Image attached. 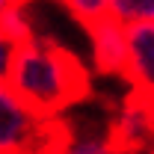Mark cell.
I'll list each match as a JSON object with an SVG mask.
<instances>
[{
  "label": "cell",
  "instance_id": "6da1fadb",
  "mask_svg": "<svg viewBox=\"0 0 154 154\" xmlns=\"http://www.w3.org/2000/svg\"><path fill=\"white\" fill-rule=\"evenodd\" d=\"M6 86L42 119H59L92 89L86 62L65 45L33 36L15 48Z\"/></svg>",
  "mask_w": 154,
  "mask_h": 154
},
{
  "label": "cell",
  "instance_id": "277c9868",
  "mask_svg": "<svg viewBox=\"0 0 154 154\" xmlns=\"http://www.w3.org/2000/svg\"><path fill=\"white\" fill-rule=\"evenodd\" d=\"M86 36H89L92 71L110 74V77H122L125 57H128V27H122L119 21H113L107 15V18L89 24Z\"/></svg>",
  "mask_w": 154,
  "mask_h": 154
},
{
  "label": "cell",
  "instance_id": "52a82bcc",
  "mask_svg": "<svg viewBox=\"0 0 154 154\" xmlns=\"http://www.w3.org/2000/svg\"><path fill=\"white\" fill-rule=\"evenodd\" d=\"M107 15L122 27L154 24V0H107Z\"/></svg>",
  "mask_w": 154,
  "mask_h": 154
},
{
  "label": "cell",
  "instance_id": "3957f363",
  "mask_svg": "<svg viewBox=\"0 0 154 154\" xmlns=\"http://www.w3.org/2000/svg\"><path fill=\"white\" fill-rule=\"evenodd\" d=\"M122 77L136 89V98L154 104V24L128 27V57Z\"/></svg>",
  "mask_w": 154,
  "mask_h": 154
},
{
  "label": "cell",
  "instance_id": "7c38bea8",
  "mask_svg": "<svg viewBox=\"0 0 154 154\" xmlns=\"http://www.w3.org/2000/svg\"><path fill=\"white\" fill-rule=\"evenodd\" d=\"M24 3H30V0H24Z\"/></svg>",
  "mask_w": 154,
  "mask_h": 154
},
{
  "label": "cell",
  "instance_id": "5b68a950",
  "mask_svg": "<svg viewBox=\"0 0 154 154\" xmlns=\"http://www.w3.org/2000/svg\"><path fill=\"white\" fill-rule=\"evenodd\" d=\"M45 154H122V151L116 148L110 131H98V128L59 131L54 128L51 145Z\"/></svg>",
  "mask_w": 154,
  "mask_h": 154
},
{
  "label": "cell",
  "instance_id": "8fae6325",
  "mask_svg": "<svg viewBox=\"0 0 154 154\" xmlns=\"http://www.w3.org/2000/svg\"><path fill=\"white\" fill-rule=\"evenodd\" d=\"M148 154H154V145H151V148H148Z\"/></svg>",
  "mask_w": 154,
  "mask_h": 154
},
{
  "label": "cell",
  "instance_id": "9c48e42d",
  "mask_svg": "<svg viewBox=\"0 0 154 154\" xmlns=\"http://www.w3.org/2000/svg\"><path fill=\"white\" fill-rule=\"evenodd\" d=\"M15 42H9V38L0 33V80H6L9 74V68H12V59H15Z\"/></svg>",
  "mask_w": 154,
  "mask_h": 154
},
{
  "label": "cell",
  "instance_id": "ba28073f",
  "mask_svg": "<svg viewBox=\"0 0 154 154\" xmlns=\"http://www.w3.org/2000/svg\"><path fill=\"white\" fill-rule=\"evenodd\" d=\"M59 3H62V6L68 9V15H71L77 24H83V27L107 18V0H59Z\"/></svg>",
  "mask_w": 154,
  "mask_h": 154
},
{
  "label": "cell",
  "instance_id": "30bf717a",
  "mask_svg": "<svg viewBox=\"0 0 154 154\" xmlns=\"http://www.w3.org/2000/svg\"><path fill=\"white\" fill-rule=\"evenodd\" d=\"M9 3H15V0H0V12H3V9H6Z\"/></svg>",
  "mask_w": 154,
  "mask_h": 154
},
{
  "label": "cell",
  "instance_id": "8992f818",
  "mask_svg": "<svg viewBox=\"0 0 154 154\" xmlns=\"http://www.w3.org/2000/svg\"><path fill=\"white\" fill-rule=\"evenodd\" d=\"M0 33L9 38V42H15V45H24V42H30L33 36H38L36 21L30 15V3H24V0L9 3L0 12Z\"/></svg>",
  "mask_w": 154,
  "mask_h": 154
},
{
  "label": "cell",
  "instance_id": "7a4b0ae2",
  "mask_svg": "<svg viewBox=\"0 0 154 154\" xmlns=\"http://www.w3.org/2000/svg\"><path fill=\"white\" fill-rule=\"evenodd\" d=\"M57 119H42L0 80V154H45Z\"/></svg>",
  "mask_w": 154,
  "mask_h": 154
}]
</instances>
